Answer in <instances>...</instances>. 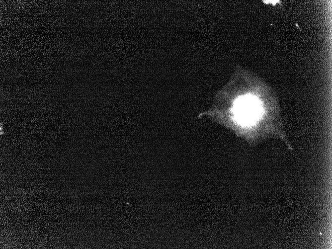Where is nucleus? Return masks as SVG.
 <instances>
[{
    "instance_id": "obj_1",
    "label": "nucleus",
    "mask_w": 332,
    "mask_h": 249,
    "mask_svg": "<svg viewBox=\"0 0 332 249\" xmlns=\"http://www.w3.org/2000/svg\"><path fill=\"white\" fill-rule=\"evenodd\" d=\"M262 113V107L260 102L252 96H241L234 103V116L236 120L242 125H253L260 118Z\"/></svg>"
}]
</instances>
